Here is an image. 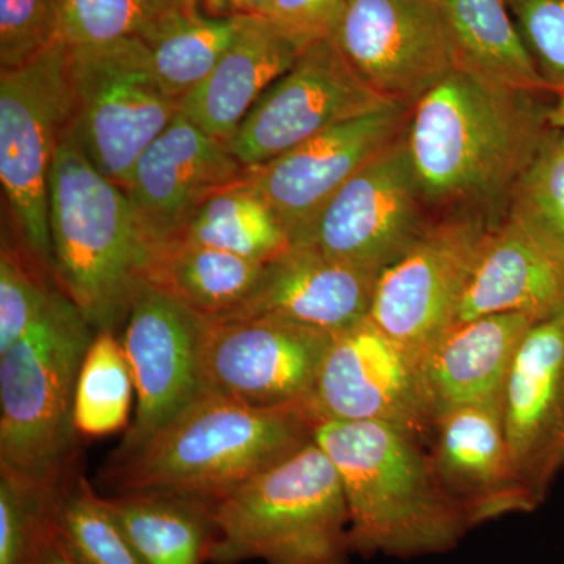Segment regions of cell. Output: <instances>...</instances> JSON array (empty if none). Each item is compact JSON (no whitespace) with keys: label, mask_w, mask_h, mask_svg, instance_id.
Returning a JSON list of instances; mask_svg holds the SVG:
<instances>
[{"label":"cell","mask_w":564,"mask_h":564,"mask_svg":"<svg viewBox=\"0 0 564 564\" xmlns=\"http://www.w3.org/2000/svg\"><path fill=\"white\" fill-rule=\"evenodd\" d=\"M554 102L458 68L426 93L411 115L408 147L433 210L499 226L516 182L555 129Z\"/></svg>","instance_id":"cell-1"},{"label":"cell","mask_w":564,"mask_h":564,"mask_svg":"<svg viewBox=\"0 0 564 564\" xmlns=\"http://www.w3.org/2000/svg\"><path fill=\"white\" fill-rule=\"evenodd\" d=\"M314 441L332 459L352 554H443L473 529L445 491L421 437L380 422H321Z\"/></svg>","instance_id":"cell-2"},{"label":"cell","mask_w":564,"mask_h":564,"mask_svg":"<svg viewBox=\"0 0 564 564\" xmlns=\"http://www.w3.org/2000/svg\"><path fill=\"white\" fill-rule=\"evenodd\" d=\"M304 408H256L204 392L139 451L109 459L111 494L161 492L218 500L314 440Z\"/></svg>","instance_id":"cell-3"},{"label":"cell","mask_w":564,"mask_h":564,"mask_svg":"<svg viewBox=\"0 0 564 564\" xmlns=\"http://www.w3.org/2000/svg\"><path fill=\"white\" fill-rule=\"evenodd\" d=\"M50 228L55 284L96 333L117 332L150 280L155 250L124 188L93 165L73 122L52 165Z\"/></svg>","instance_id":"cell-4"},{"label":"cell","mask_w":564,"mask_h":564,"mask_svg":"<svg viewBox=\"0 0 564 564\" xmlns=\"http://www.w3.org/2000/svg\"><path fill=\"white\" fill-rule=\"evenodd\" d=\"M210 564H350V518L336 467L311 441L214 502Z\"/></svg>","instance_id":"cell-5"},{"label":"cell","mask_w":564,"mask_h":564,"mask_svg":"<svg viewBox=\"0 0 564 564\" xmlns=\"http://www.w3.org/2000/svg\"><path fill=\"white\" fill-rule=\"evenodd\" d=\"M95 334L57 285L39 321L0 352V470L51 485L74 474V395Z\"/></svg>","instance_id":"cell-6"},{"label":"cell","mask_w":564,"mask_h":564,"mask_svg":"<svg viewBox=\"0 0 564 564\" xmlns=\"http://www.w3.org/2000/svg\"><path fill=\"white\" fill-rule=\"evenodd\" d=\"M73 118L68 46L63 41L21 68L0 70L3 195L22 251L52 280L50 180Z\"/></svg>","instance_id":"cell-7"},{"label":"cell","mask_w":564,"mask_h":564,"mask_svg":"<svg viewBox=\"0 0 564 564\" xmlns=\"http://www.w3.org/2000/svg\"><path fill=\"white\" fill-rule=\"evenodd\" d=\"M73 129L93 165L124 188L140 155L181 111L141 39L68 46Z\"/></svg>","instance_id":"cell-8"},{"label":"cell","mask_w":564,"mask_h":564,"mask_svg":"<svg viewBox=\"0 0 564 564\" xmlns=\"http://www.w3.org/2000/svg\"><path fill=\"white\" fill-rule=\"evenodd\" d=\"M494 228L480 215H441L378 276L369 318L415 362L455 325Z\"/></svg>","instance_id":"cell-9"},{"label":"cell","mask_w":564,"mask_h":564,"mask_svg":"<svg viewBox=\"0 0 564 564\" xmlns=\"http://www.w3.org/2000/svg\"><path fill=\"white\" fill-rule=\"evenodd\" d=\"M437 218L415 172L406 132L340 188L299 245L380 274Z\"/></svg>","instance_id":"cell-10"},{"label":"cell","mask_w":564,"mask_h":564,"mask_svg":"<svg viewBox=\"0 0 564 564\" xmlns=\"http://www.w3.org/2000/svg\"><path fill=\"white\" fill-rule=\"evenodd\" d=\"M329 39L384 101L415 106L456 66L440 3L344 0Z\"/></svg>","instance_id":"cell-11"},{"label":"cell","mask_w":564,"mask_h":564,"mask_svg":"<svg viewBox=\"0 0 564 564\" xmlns=\"http://www.w3.org/2000/svg\"><path fill=\"white\" fill-rule=\"evenodd\" d=\"M121 343L131 364L135 410L110 459H121L206 392L203 350L209 321L151 281L133 295Z\"/></svg>","instance_id":"cell-12"},{"label":"cell","mask_w":564,"mask_h":564,"mask_svg":"<svg viewBox=\"0 0 564 564\" xmlns=\"http://www.w3.org/2000/svg\"><path fill=\"white\" fill-rule=\"evenodd\" d=\"M386 104L325 36L274 82L226 144L245 166L259 165Z\"/></svg>","instance_id":"cell-13"},{"label":"cell","mask_w":564,"mask_h":564,"mask_svg":"<svg viewBox=\"0 0 564 564\" xmlns=\"http://www.w3.org/2000/svg\"><path fill=\"white\" fill-rule=\"evenodd\" d=\"M333 336L276 317L209 322L204 388L248 406L307 411Z\"/></svg>","instance_id":"cell-14"},{"label":"cell","mask_w":564,"mask_h":564,"mask_svg":"<svg viewBox=\"0 0 564 564\" xmlns=\"http://www.w3.org/2000/svg\"><path fill=\"white\" fill-rule=\"evenodd\" d=\"M414 106L391 102L334 126L280 158L247 166V182L272 206L292 245L302 243L340 188L402 139Z\"/></svg>","instance_id":"cell-15"},{"label":"cell","mask_w":564,"mask_h":564,"mask_svg":"<svg viewBox=\"0 0 564 564\" xmlns=\"http://www.w3.org/2000/svg\"><path fill=\"white\" fill-rule=\"evenodd\" d=\"M307 411L317 423H388L421 440L433 429L414 359L369 317L334 334Z\"/></svg>","instance_id":"cell-16"},{"label":"cell","mask_w":564,"mask_h":564,"mask_svg":"<svg viewBox=\"0 0 564 564\" xmlns=\"http://www.w3.org/2000/svg\"><path fill=\"white\" fill-rule=\"evenodd\" d=\"M247 166L182 111L133 166L126 195L141 231L158 252L176 242L215 193L239 184Z\"/></svg>","instance_id":"cell-17"},{"label":"cell","mask_w":564,"mask_h":564,"mask_svg":"<svg viewBox=\"0 0 564 564\" xmlns=\"http://www.w3.org/2000/svg\"><path fill=\"white\" fill-rule=\"evenodd\" d=\"M502 404L516 470L541 505L564 467V313L530 326Z\"/></svg>","instance_id":"cell-18"},{"label":"cell","mask_w":564,"mask_h":564,"mask_svg":"<svg viewBox=\"0 0 564 564\" xmlns=\"http://www.w3.org/2000/svg\"><path fill=\"white\" fill-rule=\"evenodd\" d=\"M502 402L445 411L434 419L430 433L437 477L470 527L540 507L516 470Z\"/></svg>","instance_id":"cell-19"},{"label":"cell","mask_w":564,"mask_h":564,"mask_svg":"<svg viewBox=\"0 0 564 564\" xmlns=\"http://www.w3.org/2000/svg\"><path fill=\"white\" fill-rule=\"evenodd\" d=\"M378 276L311 245H291L265 262L239 307L212 322L276 317L336 334L369 317Z\"/></svg>","instance_id":"cell-20"},{"label":"cell","mask_w":564,"mask_h":564,"mask_svg":"<svg viewBox=\"0 0 564 564\" xmlns=\"http://www.w3.org/2000/svg\"><path fill=\"white\" fill-rule=\"evenodd\" d=\"M534 322L518 313L481 315L434 340L415 362L433 421L455 408L503 400L511 366Z\"/></svg>","instance_id":"cell-21"},{"label":"cell","mask_w":564,"mask_h":564,"mask_svg":"<svg viewBox=\"0 0 564 564\" xmlns=\"http://www.w3.org/2000/svg\"><path fill=\"white\" fill-rule=\"evenodd\" d=\"M307 44L270 18L245 14L242 29L209 77L181 101L199 129L228 143L267 90L295 65Z\"/></svg>","instance_id":"cell-22"},{"label":"cell","mask_w":564,"mask_h":564,"mask_svg":"<svg viewBox=\"0 0 564 564\" xmlns=\"http://www.w3.org/2000/svg\"><path fill=\"white\" fill-rule=\"evenodd\" d=\"M505 313L536 321L564 313L563 256L510 217L492 229L456 323Z\"/></svg>","instance_id":"cell-23"},{"label":"cell","mask_w":564,"mask_h":564,"mask_svg":"<svg viewBox=\"0 0 564 564\" xmlns=\"http://www.w3.org/2000/svg\"><path fill=\"white\" fill-rule=\"evenodd\" d=\"M458 69L494 84L549 95L505 0H441Z\"/></svg>","instance_id":"cell-24"},{"label":"cell","mask_w":564,"mask_h":564,"mask_svg":"<svg viewBox=\"0 0 564 564\" xmlns=\"http://www.w3.org/2000/svg\"><path fill=\"white\" fill-rule=\"evenodd\" d=\"M143 564H204L214 540V500L161 492L104 497Z\"/></svg>","instance_id":"cell-25"},{"label":"cell","mask_w":564,"mask_h":564,"mask_svg":"<svg viewBox=\"0 0 564 564\" xmlns=\"http://www.w3.org/2000/svg\"><path fill=\"white\" fill-rule=\"evenodd\" d=\"M265 263L176 240L155 256L151 282L173 293L207 321H218L250 296Z\"/></svg>","instance_id":"cell-26"},{"label":"cell","mask_w":564,"mask_h":564,"mask_svg":"<svg viewBox=\"0 0 564 564\" xmlns=\"http://www.w3.org/2000/svg\"><path fill=\"white\" fill-rule=\"evenodd\" d=\"M180 240L262 263L292 245L272 206L247 177L207 199Z\"/></svg>","instance_id":"cell-27"},{"label":"cell","mask_w":564,"mask_h":564,"mask_svg":"<svg viewBox=\"0 0 564 564\" xmlns=\"http://www.w3.org/2000/svg\"><path fill=\"white\" fill-rule=\"evenodd\" d=\"M243 20L242 13L212 18L196 9L144 41L155 76L170 98L181 102L209 77L239 35Z\"/></svg>","instance_id":"cell-28"},{"label":"cell","mask_w":564,"mask_h":564,"mask_svg":"<svg viewBox=\"0 0 564 564\" xmlns=\"http://www.w3.org/2000/svg\"><path fill=\"white\" fill-rule=\"evenodd\" d=\"M131 364L117 332L93 337L74 395V429L82 436L101 437L128 430L133 408Z\"/></svg>","instance_id":"cell-29"},{"label":"cell","mask_w":564,"mask_h":564,"mask_svg":"<svg viewBox=\"0 0 564 564\" xmlns=\"http://www.w3.org/2000/svg\"><path fill=\"white\" fill-rule=\"evenodd\" d=\"M196 9L198 0H62V40L66 46L147 41Z\"/></svg>","instance_id":"cell-30"},{"label":"cell","mask_w":564,"mask_h":564,"mask_svg":"<svg viewBox=\"0 0 564 564\" xmlns=\"http://www.w3.org/2000/svg\"><path fill=\"white\" fill-rule=\"evenodd\" d=\"M55 530L85 564H143L106 499L84 475L63 488Z\"/></svg>","instance_id":"cell-31"},{"label":"cell","mask_w":564,"mask_h":564,"mask_svg":"<svg viewBox=\"0 0 564 564\" xmlns=\"http://www.w3.org/2000/svg\"><path fill=\"white\" fill-rule=\"evenodd\" d=\"M63 484L0 470V564H35L55 532Z\"/></svg>","instance_id":"cell-32"},{"label":"cell","mask_w":564,"mask_h":564,"mask_svg":"<svg viewBox=\"0 0 564 564\" xmlns=\"http://www.w3.org/2000/svg\"><path fill=\"white\" fill-rule=\"evenodd\" d=\"M507 217L564 258V135L560 129L549 133L516 182Z\"/></svg>","instance_id":"cell-33"},{"label":"cell","mask_w":564,"mask_h":564,"mask_svg":"<svg viewBox=\"0 0 564 564\" xmlns=\"http://www.w3.org/2000/svg\"><path fill=\"white\" fill-rule=\"evenodd\" d=\"M50 274L22 251L3 240L0 252V352L10 348L39 321L55 289Z\"/></svg>","instance_id":"cell-34"},{"label":"cell","mask_w":564,"mask_h":564,"mask_svg":"<svg viewBox=\"0 0 564 564\" xmlns=\"http://www.w3.org/2000/svg\"><path fill=\"white\" fill-rule=\"evenodd\" d=\"M62 40V0H0V69H17Z\"/></svg>","instance_id":"cell-35"},{"label":"cell","mask_w":564,"mask_h":564,"mask_svg":"<svg viewBox=\"0 0 564 564\" xmlns=\"http://www.w3.org/2000/svg\"><path fill=\"white\" fill-rule=\"evenodd\" d=\"M545 87L564 98V0H505Z\"/></svg>","instance_id":"cell-36"},{"label":"cell","mask_w":564,"mask_h":564,"mask_svg":"<svg viewBox=\"0 0 564 564\" xmlns=\"http://www.w3.org/2000/svg\"><path fill=\"white\" fill-rule=\"evenodd\" d=\"M344 0H274L272 20L304 44L332 33Z\"/></svg>","instance_id":"cell-37"},{"label":"cell","mask_w":564,"mask_h":564,"mask_svg":"<svg viewBox=\"0 0 564 564\" xmlns=\"http://www.w3.org/2000/svg\"><path fill=\"white\" fill-rule=\"evenodd\" d=\"M35 564H85L55 530Z\"/></svg>","instance_id":"cell-38"},{"label":"cell","mask_w":564,"mask_h":564,"mask_svg":"<svg viewBox=\"0 0 564 564\" xmlns=\"http://www.w3.org/2000/svg\"><path fill=\"white\" fill-rule=\"evenodd\" d=\"M228 2L236 9V13L272 20L274 0H228Z\"/></svg>","instance_id":"cell-39"},{"label":"cell","mask_w":564,"mask_h":564,"mask_svg":"<svg viewBox=\"0 0 564 564\" xmlns=\"http://www.w3.org/2000/svg\"><path fill=\"white\" fill-rule=\"evenodd\" d=\"M551 122L555 129L564 131V98L555 99L551 110Z\"/></svg>","instance_id":"cell-40"},{"label":"cell","mask_w":564,"mask_h":564,"mask_svg":"<svg viewBox=\"0 0 564 564\" xmlns=\"http://www.w3.org/2000/svg\"><path fill=\"white\" fill-rule=\"evenodd\" d=\"M432 2L440 3V6H441V0H432Z\"/></svg>","instance_id":"cell-41"},{"label":"cell","mask_w":564,"mask_h":564,"mask_svg":"<svg viewBox=\"0 0 564 564\" xmlns=\"http://www.w3.org/2000/svg\"><path fill=\"white\" fill-rule=\"evenodd\" d=\"M562 132H563V135H564V131H562Z\"/></svg>","instance_id":"cell-42"}]
</instances>
